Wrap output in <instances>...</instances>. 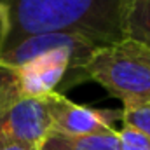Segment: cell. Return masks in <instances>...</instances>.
<instances>
[{
	"instance_id": "cell-4",
	"label": "cell",
	"mask_w": 150,
	"mask_h": 150,
	"mask_svg": "<svg viewBox=\"0 0 150 150\" xmlns=\"http://www.w3.org/2000/svg\"><path fill=\"white\" fill-rule=\"evenodd\" d=\"M51 115V131L63 134H96L115 131L113 124L122 120V110H98L70 101L61 93L45 96Z\"/></svg>"
},
{
	"instance_id": "cell-6",
	"label": "cell",
	"mask_w": 150,
	"mask_h": 150,
	"mask_svg": "<svg viewBox=\"0 0 150 150\" xmlns=\"http://www.w3.org/2000/svg\"><path fill=\"white\" fill-rule=\"evenodd\" d=\"M38 150H120L117 129L96 134H63L51 131Z\"/></svg>"
},
{
	"instance_id": "cell-9",
	"label": "cell",
	"mask_w": 150,
	"mask_h": 150,
	"mask_svg": "<svg viewBox=\"0 0 150 150\" xmlns=\"http://www.w3.org/2000/svg\"><path fill=\"white\" fill-rule=\"evenodd\" d=\"M120 124L138 129L150 138V105L142 108H133V110H122Z\"/></svg>"
},
{
	"instance_id": "cell-5",
	"label": "cell",
	"mask_w": 150,
	"mask_h": 150,
	"mask_svg": "<svg viewBox=\"0 0 150 150\" xmlns=\"http://www.w3.org/2000/svg\"><path fill=\"white\" fill-rule=\"evenodd\" d=\"M58 86L59 75L51 67L40 63L14 67L0 58V112L21 100L56 93Z\"/></svg>"
},
{
	"instance_id": "cell-3",
	"label": "cell",
	"mask_w": 150,
	"mask_h": 150,
	"mask_svg": "<svg viewBox=\"0 0 150 150\" xmlns=\"http://www.w3.org/2000/svg\"><path fill=\"white\" fill-rule=\"evenodd\" d=\"M45 96L21 100L0 112V150L42 143L52 127Z\"/></svg>"
},
{
	"instance_id": "cell-8",
	"label": "cell",
	"mask_w": 150,
	"mask_h": 150,
	"mask_svg": "<svg viewBox=\"0 0 150 150\" xmlns=\"http://www.w3.org/2000/svg\"><path fill=\"white\" fill-rule=\"evenodd\" d=\"M120 150H150V138L138 129L122 126L117 129Z\"/></svg>"
},
{
	"instance_id": "cell-2",
	"label": "cell",
	"mask_w": 150,
	"mask_h": 150,
	"mask_svg": "<svg viewBox=\"0 0 150 150\" xmlns=\"http://www.w3.org/2000/svg\"><path fill=\"white\" fill-rule=\"evenodd\" d=\"M82 74L98 82L124 108L150 105V47L133 38H120L98 47Z\"/></svg>"
},
{
	"instance_id": "cell-10",
	"label": "cell",
	"mask_w": 150,
	"mask_h": 150,
	"mask_svg": "<svg viewBox=\"0 0 150 150\" xmlns=\"http://www.w3.org/2000/svg\"><path fill=\"white\" fill-rule=\"evenodd\" d=\"M2 150H38V145H12Z\"/></svg>"
},
{
	"instance_id": "cell-7",
	"label": "cell",
	"mask_w": 150,
	"mask_h": 150,
	"mask_svg": "<svg viewBox=\"0 0 150 150\" xmlns=\"http://www.w3.org/2000/svg\"><path fill=\"white\" fill-rule=\"evenodd\" d=\"M122 35L150 47V0H126Z\"/></svg>"
},
{
	"instance_id": "cell-1",
	"label": "cell",
	"mask_w": 150,
	"mask_h": 150,
	"mask_svg": "<svg viewBox=\"0 0 150 150\" xmlns=\"http://www.w3.org/2000/svg\"><path fill=\"white\" fill-rule=\"evenodd\" d=\"M126 0H0V51L26 37L74 33L98 45L124 38Z\"/></svg>"
}]
</instances>
